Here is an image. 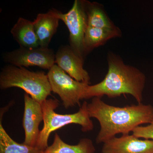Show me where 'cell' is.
Returning <instances> with one entry per match:
<instances>
[{
  "label": "cell",
  "instance_id": "obj_1",
  "mask_svg": "<svg viewBox=\"0 0 153 153\" xmlns=\"http://www.w3.org/2000/svg\"><path fill=\"white\" fill-rule=\"evenodd\" d=\"M87 110L90 117L96 119L100 124L97 143H104L117 134H129L141 125L150 123L153 117L151 105L140 103L120 107L107 104L98 97H93L88 103Z\"/></svg>",
  "mask_w": 153,
  "mask_h": 153
},
{
  "label": "cell",
  "instance_id": "obj_2",
  "mask_svg": "<svg viewBox=\"0 0 153 153\" xmlns=\"http://www.w3.org/2000/svg\"><path fill=\"white\" fill-rule=\"evenodd\" d=\"M107 73L104 79L97 84L88 85L83 99L104 95L115 98L122 94H130L138 104L142 103L146 82L145 74L138 68L124 62L122 58L112 52L108 53Z\"/></svg>",
  "mask_w": 153,
  "mask_h": 153
},
{
  "label": "cell",
  "instance_id": "obj_3",
  "mask_svg": "<svg viewBox=\"0 0 153 153\" xmlns=\"http://www.w3.org/2000/svg\"><path fill=\"white\" fill-rule=\"evenodd\" d=\"M87 102L84 101L77 112L72 114H59L55 110L59 106L56 99H47L41 103L44 126L40 131L36 147L44 151L48 147V140L53 132L65 126L75 124L81 126L82 131H91L94 125L88 114Z\"/></svg>",
  "mask_w": 153,
  "mask_h": 153
},
{
  "label": "cell",
  "instance_id": "obj_4",
  "mask_svg": "<svg viewBox=\"0 0 153 153\" xmlns=\"http://www.w3.org/2000/svg\"><path fill=\"white\" fill-rule=\"evenodd\" d=\"M12 87L22 88L41 104L52 91L48 75L44 72H34L9 64L0 73V88L5 89Z\"/></svg>",
  "mask_w": 153,
  "mask_h": 153
},
{
  "label": "cell",
  "instance_id": "obj_5",
  "mask_svg": "<svg viewBox=\"0 0 153 153\" xmlns=\"http://www.w3.org/2000/svg\"><path fill=\"white\" fill-rule=\"evenodd\" d=\"M47 75L52 91L59 96L65 108L79 105L89 85L76 81L55 64L49 69Z\"/></svg>",
  "mask_w": 153,
  "mask_h": 153
},
{
  "label": "cell",
  "instance_id": "obj_6",
  "mask_svg": "<svg viewBox=\"0 0 153 153\" xmlns=\"http://www.w3.org/2000/svg\"><path fill=\"white\" fill-rule=\"evenodd\" d=\"M60 20L68 28L69 46L78 57L84 60L86 56L84 38L88 27L83 0H75L72 7L66 13H60Z\"/></svg>",
  "mask_w": 153,
  "mask_h": 153
},
{
  "label": "cell",
  "instance_id": "obj_7",
  "mask_svg": "<svg viewBox=\"0 0 153 153\" xmlns=\"http://www.w3.org/2000/svg\"><path fill=\"white\" fill-rule=\"evenodd\" d=\"M3 58L6 63L17 67L38 66L49 70L55 63L54 50L41 47L35 48L20 47L4 53Z\"/></svg>",
  "mask_w": 153,
  "mask_h": 153
},
{
  "label": "cell",
  "instance_id": "obj_8",
  "mask_svg": "<svg viewBox=\"0 0 153 153\" xmlns=\"http://www.w3.org/2000/svg\"><path fill=\"white\" fill-rule=\"evenodd\" d=\"M25 110L22 126L25 132V144L36 147L40 131L39 127L44 120L41 103L36 101L28 94L24 95Z\"/></svg>",
  "mask_w": 153,
  "mask_h": 153
},
{
  "label": "cell",
  "instance_id": "obj_9",
  "mask_svg": "<svg viewBox=\"0 0 153 153\" xmlns=\"http://www.w3.org/2000/svg\"><path fill=\"white\" fill-rule=\"evenodd\" d=\"M102 153H153V140L129 134L115 137L103 143Z\"/></svg>",
  "mask_w": 153,
  "mask_h": 153
},
{
  "label": "cell",
  "instance_id": "obj_10",
  "mask_svg": "<svg viewBox=\"0 0 153 153\" xmlns=\"http://www.w3.org/2000/svg\"><path fill=\"white\" fill-rule=\"evenodd\" d=\"M55 63L73 79L89 85L90 77L83 68L84 60L78 57L68 45L61 46L55 54Z\"/></svg>",
  "mask_w": 153,
  "mask_h": 153
},
{
  "label": "cell",
  "instance_id": "obj_11",
  "mask_svg": "<svg viewBox=\"0 0 153 153\" xmlns=\"http://www.w3.org/2000/svg\"><path fill=\"white\" fill-rule=\"evenodd\" d=\"M60 13L56 9H51L45 13L38 14L33 21L40 47L48 48L52 37L57 32Z\"/></svg>",
  "mask_w": 153,
  "mask_h": 153
},
{
  "label": "cell",
  "instance_id": "obj_12",
  "mask_svg": "<svg viewBox=\"0 0 153 153\" xmlns=\"http://www.w3.org/2000/svg\"><path fill=\"white\" fill-rule=\"evenodd\" d=\"M121 36V30L118 27L108 29L88 26L84 38L85 55L94 49L104 45L111 39L119 38Z\"/></svg>",
  "mask_w": 153,
  "mask_h": 153
},
{
  "label": "cell",
  "instance_id": "obj_13",
  "mask_svg": "<svg viewBox=\"0 0 153 153\" xmlns=\"http://www.w3.org/2000/svg\"><path fill=\"white\" fill-rule=\"evenodd\" d=\"M12 36L20 47L35 48L40 47L33 22L20 17L11 30Z\"/></svg>",
  "mask_w": 153,
  "mask_h": 153
},
{
  "label": "cell",
  "instance_id": "obj_14",
  "mask_svg": "<svg viewBox=\"0 0 153 153\" xmlns=\"http://www.w3.org/2000/svg\"><path fill=\"white\" fill-rule=\"evenodd\" d=\"M88 26L94 27L113 29L117 27L110 19L104 6L96 2L83 0Z\"/></svg>",
  "mask_w": 153,
  "mask_h": 153
},
{
  "label": "cell",
  "instance_id": "obj_15",
  "mask_svg": "<svg viewBox=\"0 0 153 153\" xmlns=\"http://www.w3.org/2000/svg\"><path fill=\"white\" fill-rule=\"evenodd\" d=\"M95 153V147L90 139H81L77 144L69 145L62 140L57 133H55L52 144L44 151V153Z\"/></svg>",
  "mask_w": 153,
  "mask_h": 153
},
{
  "label": "cell",
  "instance_id": "obj_16",
  "mask_svg": "<svg viewBox=\"0 0 153 153\" xmlns=\"http://www.w3.org/2000/svg\"><path fill=\"white\" fill-rule=\"evenodd\" d=\"M0 153H44L36 147L31 146L14 141L3 127L0 122Z\"/></svg>",
  "mask_w": 153,
  "mask_h": 153
},
{
  "label": "cell",
  "instance_id": "obj_17",
  "mask_svg": "<svg viewBox=\"0 0 153 153\" xmlns=\"http://www.w3.org/2000/svg\"><path fill=\"white\" fill-rule=\"evenodd\" d=\"M132 134L139 138L153 140V117L150 123L146 126H139L134 129Z\"/></svg>",
  "mask_w": 153,
  "mask_h": 153
}]
</instances>
